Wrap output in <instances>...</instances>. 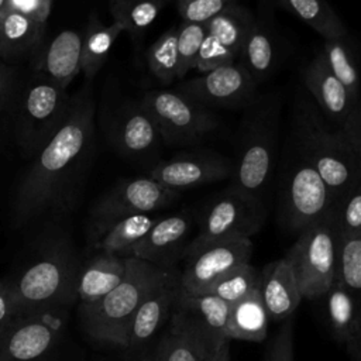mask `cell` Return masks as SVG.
Here are the masks:
<instances>
[{
    "instance_id": "6da1fadb",
    "label": "cell",
    "mask_w": 361,
    "mask_h": 361,
    "mask_svg": "<svg viewBox=\"0 0 361 361\" xmlns=\"http://www.w3.org/2000/svg\"><path fill=\"white\" fill-rule=\"evenodd\" d=\"M93 133L94 103L87 92L75 97L58 131L35 154L14 200L18 223L27 221L59 200L68 178L87 154Z\"/></svg>"
},
{
    "instance_id": "7a4b0ae2",
    "label": "cell",
    "mask_w": 361,
    "mask_h": 361,
    "mask_svg": "<svg viewBox=\"0 0 361 361\" xmlns=\"http://www.w3.org/2000/svg\"><path fill=\"white\" fill-rule=\"evenodd\" d=\"M124 258L123 281L102 299L80 305V317L92 338L126 348L128 329L141 302L179 271L176 267L161 268L134 257Z\"/></svg>"
},
{
    "instance_id": "3957f363",
    "label": "cell",
    "mask_w": 361,
    "mask_h": 361,
    "mask_svg": "<svg viewBox=\"0 0 361 361\" xmlns=\"http://www.w3.org/2000/svg\"><path fill=\"white\" fill-rule=\"evenodd\" d=\"M295 135L298 152L314 166L330 189L334 206L361 180V158L341 128L333 130L306 99L295 104Z\"/></svg>"
},
{
    "instance_id": "277c9868",
    "label": "cell",
    "mask_w": 361,
    "mask_h": 361,
    "mask_svg": "<svg viewBox=\"0 0 361 361\" xmlns=\"http://www.w3.org/2000/svg\"><path fill=\"white\" fill-rule=\"evenodd\" d=\"M279 110L276 94L255 97L247 106L238 154L230 176V188L262 202L276 164Z\"/></svg>"
},
{
    "instance_id": "5b68a950",
    "label": "cell",
    "mask_w": 361,
    "mask_h": 361,
    "mask_svg": "<svg viewBox=\"0 0 361 361\" xmlns=\"http://www.w3.org/2000/svg\"><path fill=\"white\" fill-rule=\"evenodd\" d=\"M340 230L330 213L299 233L298 240L286 252L300 295L305 299H319L336 283L337 250Z\"/></svg>"
},
{
    "instance_id": "8992f818",
    "label": "cell",
    "mask_w": 361,
    "mask_h": 361,
    "mask_svg": "<svg viewBox=\"0 0 361 361\" xmlns=\"http://www.w3.org/2000/svg\"><path fill=\"white\" fill-rule=\"evenodd\" d=\"M334 210V199L323 178L299 152L285 169L279 192L278 221L300 233Z\"/></svg>"
},
{
    "instance_id": "52a82bcc",
    "label": "cell",
    "mask_w": 361,
    "mask_h": 361,
    "mask_svg": "<svg viewBox=\"0 0 361 361\" xmlns=\"http://www.w3.org/2000/svg\"><path fill=\"white\" fill-rule=\"evenodd\" d=\"M264 220L265 206L262 200L228 186L206 207L197 234L183 251V259L214 243L238 237L250 238L261 228Z\"/></svg>"
},
{
    "instance_id": "ba28073f",
    "label": "cell",
    "mask_w": 361,
    "mask_h": 361,
    "mask_svg": "<svg viewBox=\"0 0 361 361\" xmlns=\"http://www.w3.org/2000/svg\"><path fill=\"white\" fill-rule=\"evenodd\" d=\"M140 106L151 116L161 140L168 145H195L219 126L206 106L178 90H149Z\"/></svg>"
},
{
    "instance_id": "9c48e42d",
    "label": "cell",
    "mask_w": 361,
    "mask_h": 361,
    "mask_svg": "<svg viewBox=\"0 0 361 361\" xmlns=\"http://www.w3.org/2000/svg\"><path fill=\"white\" fill-rule=\"evenodd\" d=\"M76 281L71 259L65 254L45 255L10 283L17 314L58 310L76 295Z\"/></svg>"
},
{
    "instance_id": "30bf717a",
    "label": "cell",
    "mask_w": 361,
    "mask_h": 361,
    "mask_svg": "<svg viewBox=\"0 0 361 361\" xmlns=\"http://www.w3.org/2000/svg\"><path fill=\"white\" fill-rule=\"evenodd\" d=\"M71 100L66 89L42 78L25 90L21 103L20 135L24 148L37 154L63 123Z\"/></svg>"
},
{
    "instance_id": "8fae6325",
    "label": "cell",
    "mask_w": 361,
    "mask_h": 361,
    "mask_svg": "<svg viewBox=\"0 0 361 361\" xmlns=\"http://www.w3.org/2000/svg\"><path fill=\"white\" fill-rule=\"evenodd\" d=\"M179 196L180 192L168 189L149 176L123 180L96 203L92 213L96 220V231L120 219L168 207Z\"/></svg>"
},
{
    "instance_id": "7c38bea8",
    "label": "cell",
    "mask_w": 361,
    "mask_h": 361,
    "mask_svg": "<svg viewBox=\"0 0 361 361\" xmlns=\"http://www.w3.org/2000/svg\"><path fill=\"white\" fill-rule=\"evenodd\" d=\"M61 312L45 310L17 316L0 334V361H41L56 345Z\"/></svg>"
},
{
    "instance_id": "4fadbf2b",
    "label": "cell",
    "mask_w": 361,
    "mask_h": 361,
    "mask_svg": "<svg viewBox=\"0 0 361 361\" xmlns=\"http://www.w3.org/2000/svg\"><path fill=\"white\" fill-rule=\"evenodd\" d=\"M252 250V241L247 237L207 245L185 259V267L179 275L180 289L193 295L206 293L227 272L250 262Z\"/></svg>"
},
{
    "instance_id": "5bb4252c",
    "label": "cell",
    "mask_w": 361,
    "mask_h": 361,
    "mask_svg": "<svg viewBox=\"0 0 361 361\" xmlns=\"http://www.w3.org/2000/svg\"><path fill=\"white\" fill-rule=\"evenodd\" d=\"M257 82L237 61L217 68L190 80L182 82L175 90L209 107H247L255 99Z\"/></svg>"
},
{
    "instance_id": "9a60e30c",
    "label": "cell",
    "mask_w": 361,
    "mask_h": 361,
    "mask_svg": "<svg viewBox=\"0 0 361 361\" xmlns=\"http://www.w3.org/2000/svg\"><path fill=\"white\" fill-rule=\"evenodd\" d=\"M233 162L212 152H180L166 161L158 162L149 178L168 189L180 192L230 178Z\"/></svg>"
},
{
    "instance_id": "2e32d148",
    "label": "cell",
    "mask_w": 361,
    "mask_h": 361,
    "mask_svg": "<svg viewBox=\"0 0 361 361\" xmlns=\"http://www.w3.org/2000/svg\"><path fill=\"white\" fill-rule=\"evenodd\" d=\"M230 341L216 337L185 314L172 310L157 348L159 361H212Z\"/></svg>"
},
{
    "instance_id": "e0dca14e",
    "label": "cell",
    "mask_w": 361,
    "mask_h": 361,
    "mask_svg": "<svg viewBox=\"0 0 361 361\" xmlns=\"http://www.w3.org/2000/svg\"><path fill=\"white\" fill-rule=\"evenodd\" d=\"M190 230L192 216L189 212L159 217L124 257H134L161 268H173L179 259H183Z\"/></svg>"
},
{
    "instance_id": "ac0fdd59",
    "label": "cell",
    "mask_w": 361,
    "mask_h": 361,
    "mask_svg": "<svg viewBox=\"0 0 361 361\" xmlns=\"http://www.w3.org/2000/svg\"><path fill=\"white\" fill-rule=\"evenodd\" d=\"M180 271L155 288L138 306L127 334L128 350H135L148 343L165 323H168L179 290Z\"/></svg>"
},
{
    "instance_id": "d6986e66",
    "label": "cell",
    "mask_w": 361,
    "mask_h": 361,
    "mask_svg": "<svg viewBox=\"0 0 361 361\" xmlns=\"http://www.w3.org/2000/svg\"><path fill=\"white\" fill-rule=\"evenodd\" d=\"M303 79L319 109L341 128L358 97H354L330 72L320 52L306 66Z\"/></svg>"
},
{
    "instance_id": "ffe728a7",
    "label": "cell",
    "mask_w": 361,
    "mask_h": 361,
    "mask_svg": "<svg viewBox=\"0 0 361 361\" xmlns=\"http://www.w3.org/2000/svg\"><path fill=\"white\" fill-rule=\"evenodd\" d=\"M259 289L272 322L289 319L302 300L295 274L285 257L264 268L259 274Z\"/></svg>"
},
{
    "instance_id": "44dd1931",
    "label": "cell",
    "mask_w": 361,
    "mask_h": 361,
    "mask_svg": "<svg viewBox=\"0 0 361 361\" xmlns=\"http://www.w3.org/2000/svg\"><path fill=\"white\" fill-rule=\"evenodd\" d=\"M82 38L75 30L61 31L39 58L41 76L66 89L82 72Z\"/></svg>"
},
{
    "instance_id": "7402d4cb",
    "label": "cell",
    "mask_w": 361,
    "mask_h": 361,
    "mask_svg": "<svg viewBox=\"0 0 361 361\" xmlns=\"http://www.w3.org/2000/svg\"><path fill=\"white\" fill-rule=\"evenodd\" d=\"M327 319L333 336L354 360L361 357V303L341 285L334 283L326 293Z\"/></svg>"
},
{
    "instance_id": "603a6c76",
    "label": "cell",
    "mask_w": 361,
    "mask_h": 361,
    "mask_svg": "<svg viewBox=\"0 0 361 361\" xmlns=\"http://www.w3.org/2000/svg\"><path fill=\"white\" fill-rule=\"evenodd\" d=\"M126 275V258L117 254L100 252L79 274L76 296L82 305L93 303L113 290Z\"/></svg>"
},
{
    "instance_id": "cb8c5ba5",
    "label": "cell",
    "mask_w": 361,
    "mask_h": 361,
    "mask_svg": "<svg viewBox=\"0 0 361 361\" xmlns=\"http://www.w3.org/2000/svg\"><path fill=\"white\" fill-rule=\"evenodd\" d=\"M268 322L269 317L258 282L248 295L230 305L227 336L230 340L261 343L267 338Z\"/></svg>"
},
{
    "instance_id": "d4e9b609",
    "label": "cell",
    "mask_w": 361,
    "mask_h": 361,
    "mask_svg": "<svg viewBox=\"0 0 361 361\" xmlns=\"http://www.w3.org/2000/svg\"><path fill=\"white\" fill-rule=\"evenodd\" d=\"M45 28L47 23L6 8L0 13V56L18 58L30 54L41 44Z\"/></svg>"
},
{
    "instance_id": "484cf974",
    "label": "cell",
    "mask_w": 361,
    "mask_h": 361,
    "mask_svg": "<svg viewBox=\"0 0 361 361\" xmlns=\"http://www.w3.org/2000/svg\"><path fill=\"white\" fill-rule=\"evenodd\" d=\"M276 61V44L272 27L265 18L255 17L238 55V62L258 83L268 78Z\"/></svg>"
},
{
    "instance_id": "4316f807",
    "label": "cell",
    "mask_w": 361,
    "mask_h": 361,
    "mask_svg": "<svg viewBox=\"0 0 361 361\" xmlns=\"http://www.w3.org/2000/svg\"><path fill=\"white\" fill-rule=\"evenodd\" d=\"M230 305L231 303L213 295L188 293L179 286L172 310L185 314L216 337L230 340L227 336Z\"/></svg>"
},
{
    "instance_id": "83f0119b",
    "label": "cell",
    "mask_w": 361,
    "mask_h": 361,
    "mask_svg": "<svg viewBox=\"0 0 361 361\" xmlns=\"http://www.w3.org/2000/svg\"><path fill=\"white\" fill-rule=\"evenodd\" d=\"M123 31L121 24L116 21L106 25L94 14L90 16L87 27L82 34V73L87 79H92L103 68L116 39Z\"/></svg>"
},
{
    "instance_id": "f1b7e54d",
    "label": "cell",
    "mask_w": 361,
    "mask_h": 361,
    "mask_svg": "<svg viewBox=\"0 0 361 361\" xmlns=\"http://www.w3.org/2000/svg\"><path fill=\"white\" fill-rule=\"evenodd\" d=\"M159 220V217L145 214H134L120 219L103 230L97 231L99 240L96 247L103 252L117 254L124 257Z\"/></svg>"
},
{
    "instance_id": "f546056e",
    "label": "cell",
    "mask_w": 361,
    "mask_h": 361,
    "mask_svg": "<svg viewBox=\"0 0 361 361\" xmlns=\"http://www.w3.org/2000/svg\"><path fill=\"white\" fill-rule=\"evenodd\" d=\"M117 140L124 152L138 155L152 151L161 141V134L151 116L138 106L130 109L121 118Z\"/></svg>"
},
{
    "instance_id": "4dcf8cb0",
    "label": "cell",
    "mask_w": 361,
    "mask_h": 361,
    "mask_svg": "<svg viewBox=\"0 0 361 361\" xmlns=\"http://www.w3.org/2000/svg\"><path fill=\"white\" fill-rule=\"evenodd\" d=\"M324 39L344 38L347 28L326 0H276Z\"/></svg>"
},
{
    "instance_id": "1f68e13d",
    "label": "cell",
    "mask_w": 361,
    "mask_h": 361,
    "mask_svg": "<svg viewBox=\"0 0 361 361\" xmlns=\"http://www.w3.org/2000/svg\"><path fill=\"white\" fill-rule=\"evenodd\" d=\"M254 20V14L247 7L234 3L207 21L206 28L209 35L240 55Z\"/></svg>"
},
{
    "instance_id": "d6a6232c",
    "label": "cell",
    "mask_w": 361,
    "mask_h": 361,
    "mask_svg": "<svg viewBox=\"0 0 361 361\" xmlns=\"http://www.w3.org/2000/svg\"><path fill=\"white\" fill-rule=\"evenodd\" d=\"M171 0H110L116 23L133 37L142 34Z\"/></svg>"
},
{
    "instance_id": "836d02e7",
    "label": "cell",
    "mask_w": 361,
    "mask_h": 361,
    "mask_svg": "<svg viewBox=\"0 0 361 361\" xmlns=\"http://www.w3.org/2000/svg\"><path fill=\"white\" fill-rule=\"evenodd\" d=\"M336 283L361 303V233L340 234Z\"/></svg>"
},
{
    "instance_id": "e575fe53",
    "label": "cell",
    "mask_w": 361,
    "mask_h": 361,
    "mask_svg": "<svg viewBox=\"0 0 361 361\" xmlns=\"http://www.w3.org/2000/svg\"><path fill=\"white\" fill-rule=\"evenodd\" d=\"M178 25L166 30L148 48L147 63L151 75L162 85H171L178 75Z\"/></svg>"
},
{
    "instance_id": "d590c367",
    "label": "cell",
    "mask_w": 361,
    "mask_h": 361,
    "mask_svg": "<svg viewBox=\"0 0 361 361\" xmlns=\"http://www.w3.org/2000/svg\"><path fill=\"white\" fill-rule=\"evenodd\" d=\"M323 61L330 72L341 82V85L354 96H360V73L353 61L344 38L324 39L323 49L320 51Z\"/></svg>"
},
{
    "instance_id": "8d00e7d4",
    "label": "cell",
    "mask_w": 361,
    "mask_h": 361,
    "mask_svg": "<svg viewBox=\"0 0 361 361\" xmlns=\"http://www.w3.org/2000/svg\"><path fill=\"white\" fill-rule=\"evenodd\" d=\"M258 282L259 272L255 267L247 262L227 272L203 295H213L228 303H233L248 295L258 285Z\"/></svg>"
},
{
    "instance_id": "74e56055",
    "label": "cell",
    "mask_w": 361,
    "mask_h": 361,
    "mask_svg": "<svg viewBox=\"0 0 361 361\" xmlns=\"http://www.w3.org/2000/svg\"><path fill=\"white\" fill-rule=\"evenodd\" d=\"M206 35V24L182 21L178 25V79H183L189 71L195 69L197 54Z\"/></svg>"
},
{
    "instance_id": "f35d334b",
    "label": "cell",
    "mask_w": 361,
    "mask_h": 361,
    "mask_svg": "<svg viewBox=\"0 0 361 361\" xmlns=\"http://www.w3.org/2000/svg\"><path fill=\"white\" fill-rule=\"evenodd\" d=\"M333 213L340 234L361 233V180L341 196Z\"/></svg>"
},
{
    "instance_id": "ab89813d",
    "label": "cell",
    "mask_w": 361,
    "mask_h": 361,
    "mask_svg": "<svg viewBox=\"0 0 361 361\" xmlns=\"http://www.w3.org/2000/svg\"><path fill=\"white\" fill-rule=\"evenodd\" d=\"M237 59L238 55L234 51H231L221 42H219L214 37L207 34L199 49L195 69L203 75L217 68L235 63Z\"/></svg>"
},
{
    "instance_id": "60d3db41",
    "label": "cell",
    "mask_w": 361,
    "mask_h": 361,
    "mask_svg": "<svg viewBox=\"0 0 361 361\" xmlns=\"http://www.w3.org/2000/svg\"><path fill=\"white\" fill-rule=\"evenodd\" d=\"M235 0H176V8L183 23L206 24Z\"/></svg>"
},
{
    "instance_id": "b9f144b4",
    "label": "cell",
    "mask_w": 361,
    "mask_h": 361,
    "mask_svg": "<svg viewBox=\"0 0 361 361\" xmlns=\"http://www.w3.org/2000/svg\"><path fill=\"white\" fill-rule=\"evenodd\" d=\"M262 361H293V323L290 317L269 341Z\"/></svg>"
},
{
    "instance_id": "7bdbcfd3",
    "label": "cell",
    "mask_w": 361,
    "mask_h": 361,
    "mask_svg": "<svg viewBox=\"0 0 361 361\" xmlns=\"http://www.w3.org/2000/svg\"><path fill=\"white\" fill-rule=\"evenodd\" d=\"M51 6L52 0H7V8L25 14L39 23H47Z\"/></svg>"
},
{
    "instance_id": "ee69618b",
    "label": "cell",
    "mask_w": 361,
    "mask_h": 361,
    "mask_svg": "<svg viewBox=\"0 0 361 361\" xmlns=\"http://www.w3.org/2000/svg\"><path fill=\"white\" fill-rule=\"evenodd\" d=\"M341 130L345 133L353 148L361 158V94L358 96L350 116L343 124Z\"/></svg>"
},
{
    "instance_id": "f6af8a7d",
    "label": "cell",
    "mask_w": 361,
    "mask_h": 361,
    "mask_svg": "<svg viewBox=\"0 0 361 361\" xmlns=\"http://www.w3.org/2000/svg\"><path fill=\"white\" fill-rule=\"evenodd\" d=\"M17 310L13 299L10 283L0 282V334L11 324L17 317Z\"/></svg>"
},
{
    "instance_id": "bcb514c9",
    "label": "cell",
    "mask_w": 361,
    "mask_h": 361,
    "mask_svg": "<svg viewBox=\"0 0 361 361\" xmlns=\"http://www.w3.org/2000/svg\"><path fill=\"white\" fill-rule=\"evenodd\" d=\"M230 343H226L221 347V350L213 357L212 361H231V358H230Z\"/></svg>"
},
{
    "instance_id": "7dc6e473",
    "label": "cell",
    "mask_w": 361,
    "mask_h": 361,
    "mask_svg": "<svg viewBox=\"0 0 361 361\" xmlns=\"http://www.w3.org/2000/svg\"><path fill=\"white\" fill-rule=\"evenodd\" d=\"M6 89H7V73H6L4 68L0 65V103L4 99Z\"/></svg>"
},
{
    "instance_id": "c3c4849f",
    "label": "cell",
    "mask_w": 361,
    "mask_h": 361,
    "mask_svg": "<svg viewBox=\"0 0 361 361\" xmlns=\"http://www.w3.org/2000/svg\"><path fill=\"white\" fill-rule=\"evenodd\" d=\"M140 361H159V355H158V348L155 347L154 351L148 353L147 355H144Z\"/></svg>"
},
{
    "instance_id": "681fc988",
    "label": "cell",
    "mask_w": 361,
    "mask_h": 361,
    "mask_svg": "<svg viewBox=\"0 0 361 361\" xmlns=\"http://www.w3.org/2000/svg\"><path fill=\"white\" fill-rule=\"evenodd\" d=\"M7 8V0H0V13H3Z\"/></svg>"
},
{
    "instance_id": "f907efd6",
    "label": "cell",
    "mask_w": 361,
    "mask_h": 361,
    "mask_svg": "<svg viewBox=\"0 0 361 361\" xmlns=\"http://www.w3.org/2000/svg\"><path fill=\"white\" fill-rule=\"evenodd\" d=\"M355 361H361V357H360V358H357V360H355Z\"/></svg>"
}]
</instances>
